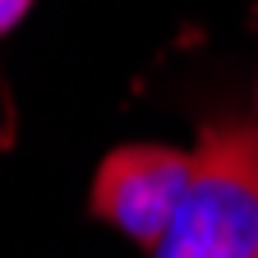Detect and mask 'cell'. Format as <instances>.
Masks as SVG:
<instances>
[{"mask_svg": "<svg viewBox=\"0 0 258 258\" xmlns=\"http://www.w3.org/2000/svg\"><path fill=\"white\" fill-rule=\"evenodd\" d=\"M37 5V0H0V37H5V32H14L19 28V19Z\"/></svg>", "mask_w": 258, "mask_h": 258, "instance_id": "3957f363", "label": "cell"}, {"mask_svg": "<svg viewBox=\"0 0 258 258\" xmlns=\"http://www.w3.org/2000/svg\"><path fill=\"white\" fill-rule=\"evenodd\" d=\"M152 258H258V124H203L194 180Z\"/></svg>", "mask_w": 258, "mask_h": 258, "instance_id": "6da1fadb", "label": "cell"}, {"mask_svg": "<svg viewBox=\"0 0 258 258\" xmlns=\"http://www.w3.org/2000/svg\"><path fill=\"white\" fill-rule=\"evenodd\" d=\"M189 180H194V148L120 143L115 152L102 157L92 175L88 212L115 226L129 244L157 253L189 194Z\"/></svg>", "mask_w": 258, "mask_h": 258, "instance_id": "7a4b0ae2", "label": "cell"}, {"mask_svg": "<svg viewBox=\"0 0 258 258\" xmlns=\"http://www.w3.org/2000/svg\"><path fill=\"white\" fill-rule=\"evenodd\" d=\"M253 14H258V10H253ZM253 106H258V79H253Z\"/></svg>", "mask_w": 258, "mask_h": 258, "instance_id": "277c9868", "label": "cell"}]
</instances>
